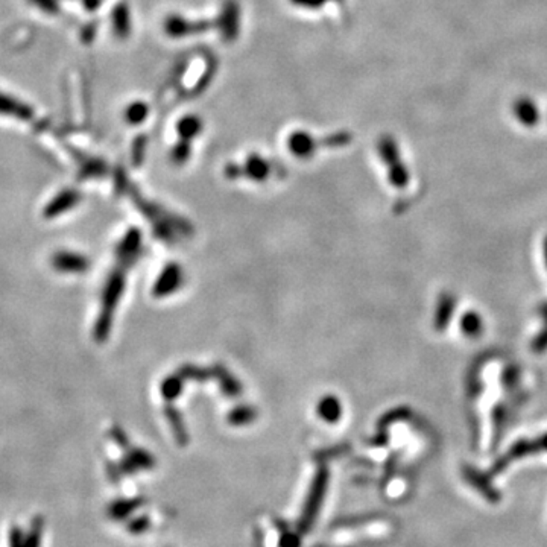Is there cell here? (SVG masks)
<instances>
[{"label": "cell", "mask_w": 547, "mask_h": 547, "mask_svg": "<svg viewBox=\"0 0 547 547\" xmlns=\"http://www.w3.org/2000/svg\"><path fill=\"white\" fill-rule=\"evenodd\" d=\"M324 492H325V474H321L313 483L312 489L309 492V499L306 501V506L303 511V515H301L299 520V529L303 532H307L310 527L313 526L315 518L319 513V508L323 505V499H324Z\"/></svg>", "instance_id": "cell-1"}, {"label": "cell", "mask_w": 547, "mask_h": 547, "mask_svg": "<svg viewBox=\"0 0 547 547\" xmlns=\"http://www.w3.org/2000/svg\"><path fill=\"white\" fill-rule=\"evenodd\" d=\"M43 529H44V518L41 515L34 517L29 531H27V534H25L26 547H40L41 546Z\"/></svg>", "instance_id": "cell-5"}, {"label": "cell", "mask_w": 547, "mask_h": 547, "mask_svg": "<svg viewBox=\"0 0 547 547\" xmlns=\"http://www.w3.org/2000/svg\"><path fill=\"white\" fill-rule=\"evenodd\" d=\"M81 201V194L76 190H72V189H67V190H62L60 191V194L55 196L50 203L44 207V217L46 219H53L57 217L62 213L69 212V210H72L73 207H75L78 203Z\"/></svg>", "instance_id": "cell-3"}, {"label": "cell", "mask_w": 547, "mask_h": 547, "mask_svg": "<svg viewBox=\"0 0 547 547\" xmlns=\"http://www.w3.org/2000/svg\"><path fill=\"white\" fill-rule=\"evenodd\" d=\"M146 527H148V522L144 523V518H140V520H135V522H133L130 525V531L131 532H142V531H144Z\"/></svg>", "instance_id": "cell-8"}, {"label": "cell", "mask_w": 547, "mask_h": 547, "mask_svg": "<svg viewBox=\"0 0 547 547\" xmlns=\"http://www.w3.org/2000/svg\"><path fill=\"white\" fill-rule=\"evenodd\" d=\"M9 547H26L25 534L18 526H11L9 529Z\"/></svg>", "instance_id": "cell-7"}, {"label": "cell", "mask_w": 547, "mask_h": 547, "mask_svg": "<svg viewBox=\"0 0 547 547\" xmlns=\"http://www.w3.org/2000/svg\"><path fill=\"white\" fill-rule=\"evenodd\" d=\"M137 506H139L137 500H117L108 508V515L114 520H122L130 515Z\"/></svg>", "instance_id": "cell-6"}, {"label": "cell", "mask_w": 547, "mask_h": 547, "mask_svg": "<svg viewBox=\"0 0 547 547\" xmlns=\"http://www.w3.org/2000/svg\"><path fill=\"white\" fill-rule=\"evenodd\" d=\"M32 2L35 4V5H39L40 8H43L44 9V11H53V9H55V5H53V2H52V0H32Z\"/></svg>", "instance_id": "cell-9"}, {"label": "cell", "mask_w": 547, "mask_h": 547, "mask_svg": "<svg viewBox=\"0 0 547 547\" xmlns=\"http://www.w3.org/2000/svg\"><path fill=\"white\" fill-rule=\"evenodd\" d=\"M0 114L14 116L18 119H29L32 116V112L29 107H26L22 102H18V100L0 93Z\"/></svg>", "instance_id": "cell-4"}, {"label": "cell", "mask_w": 547, "mask_h": 547, "mask_svg": "<svg viewBox=\"0 0 547 547\" xmlns=\"http://www.w3.org/2000/svg\"><path fill=\"white\" fill-rule=\"evenodd\" d=\"M88 259L82 254L72 251H57L52 257V266L55 271L64 274H81L88 269Z\"/></svg>", "instance_id": "cell-2"}]
</instances>
